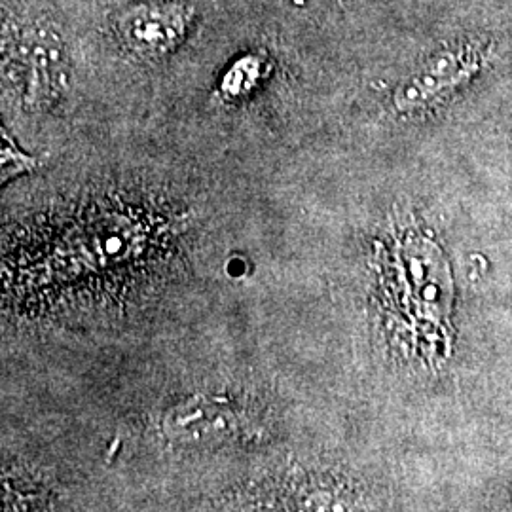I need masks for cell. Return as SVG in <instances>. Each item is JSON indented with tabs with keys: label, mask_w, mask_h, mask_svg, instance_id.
<instances>
[{
	"label": "cell",
	"mask_w": 512,
	"mask_h": 512,
	"mask_svg": "<svg viewBox=\"0 0 512 512\" xmlns=\"http://www.w3.org/2000/svg\"><path fill=\"white\" fill-rule=\"evenodd\" d=\"M165 439L179 446L209 448L236 437L241 431L238 412L222 399L194 395L173 404L162 418Z\"/></svg>",
	"instance_id": "cell-1"
},
{
	"label": "cell",
	"mask_w": 512,
	"mask_h": 512,
	"mask_svg": "<svg viewBox=\"0 0 512 512\" xmlns=\"http://www.w3.org/2000/svg\"><path fill=\"white\" fill-rule=\"evenodd\" d=\"M190 18V10L179 2H145L120 18V35L133 52L158 57L183 40Z\"/></svg>",
	"instance_id": "cell-2"
},
{
	"label": "cell",
	"mask_w": 512,
	"mask_h": 512,
	"mask_svg": "<svg viewBox=\"0 0 512 512\" xmlns=\"http://www.w3.org/2000/svg\"><path fill=\"white\" fill-rule=\"evenodd\" d=\"M478 69V55L473 48L446 50L427 59L416 73L410 74L395 93L397 109H418L439 93L454 88Z\"/></svg>",
	"instance_id": "cell-3"
},
{
	"label": "cell",
	"mask_w": 512,
	"mask_h": 512,
	"mask_svg": "<svg viewBox=\"0 0 512 512\" xmlns=\"http://www.w3.org/2000/svg\"><path fill=\"white\" fill-rule=\"evenodd\" d=\"M21 57L27 65V90L31 99H50L63 82L65 55L55 35L33 31L21 42Z\"/></svg>",
	"instance_id": "cell-4"
},
{
	"label": "cell",
	"mask_w": 512,
	"mask_h": 512,
	"mask_svg": "<svg viewBox=\"0 0 512 512\" xmlns=\"http://www.w3.org/2000/svg\"><path fill=\"white\" fill-rule=\"evenodd\" d=\"M2 183L14 179L19 173H25L37 165V160L19 152L10 135L2 129Z\"/></svg>",
	"instance_id": "cell-5"
}]
</instances>
